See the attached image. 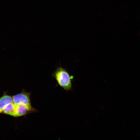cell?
<instances>
[{"label":"cell","mask_w":140,"mask_h":140,"mask_svg":"<svg viewBox=\"0 0 140 140\" xmlns=\"http://www.w3.org/2000/svg\"><path fill=\"white\" fill-rule=\"evenodd\" d=\"M52 76L54 78L59 85L65 90L68 91L72 89L73 76L70 75L65 68L60 66L57 67Z\"/></svg>","instance_id":"1"},{"label":"cell","mask_w":140,"mask_h":140,"mask_svg":"<svg viewBox=\"0 0 140 140\" xmlns=\"http://www.w3.org/2000/svg\"><path fill=\"white\" fill-rule=\"evenodd\" d=\"M30 93L26 92L23 90L20 93L13 96V102L16 104L21 103L25 105L32 106L30 99Z\"/></svg>","instance_id":"2"},{"label":"cell","mask_w":140,"mask_h":140,"mask_svg":"<svg viewBox=\"0 0 140 140\" xmlns=\"http://www.w3.org/2000/svg\"><path fill=\"white\" fill-rule=\"evenodd\" d=\"M13 102L12 97L5 94L0 98V113H2L5 107Z\"/></svg>","instance_id":"3"},{"label":"cell","mask_w":140,"mask_h":140,"mask_svg":"<svg viewBox=\"0 0 140 140\" xmlns=\"http://www.w3.org/2000/svg\"><path fill=\"white\" fill-rule=\"evenodd\" d=\"M15 104L12 102L7 105L4 109L2 113L14 117Z\"/></svg>","instance_id":"4"}]
</instances>
